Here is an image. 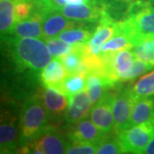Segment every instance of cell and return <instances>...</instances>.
<instances>
[{"mask_svg":"<svg viewBox=\"0 0 154 154\" xmlns=\"http://www.w3.org/2000/svg\"><path fill=\"white\" fill-rule=\"evenodd\" d=\"M122 33L133 45L140 39L154 36V5L151 0L131 2L121 21L116 23V33Z\"/></svg>","mask_w":154,"mask_h":154,"instance_id":"cell-1","label":"cell"},{"mask_svg":"<svg viewBox=\"0 0 154 154\" xmlns=\"http://www.w3.org/2000/svg\"><path fill=\"white\" fill-rule=\"evenodd\" d=\"M11 57L20 69L39 72L51 59L47 45L38 38H8Z\"/></svg>","mask_w":154,"mask_h":154,"instance_id":"cell-2","label":"cell"},{"mask_svg":"<svg viewBox=\"0 0 154 154\" xmlns=\"http://www.w3.org/2000/svg\"><path fill=\"white\" fill-rule=\"evenodd\" d=\"M48 114L40 96H33L24 104L21 113L22 139L30 140L48 128Z\"/></svg>","mask_w":154,"mask_h":154,"instance_id":"cell-3","label":"cell"},{"mask_svg":"<svg viewBox=\"0 0 154 154\" xmlns=\"http://www.w3.org/2000/svg\"><path fill=\"white\" fill-rule=\"evenodd\" d=\"M153 138V123L133 125L116 133V139L124 153H143L144 149Z\"/></svg>","mask_w":154,"mask_h":154,"instance_id":"cell-4","label":"cell"},{"mask_svg":"<svg viewBox=\"0 0 154 154\" xmlns=\"http://www.w3.org/2000/svg\"><path fill=\"white\" fill-rule=\"evenodd\" d=\"M111 105L114 116V132H120L131 127V114L135 99L130 88L111 89Z\"/></svg>","mask_w":154,"mask_h":154,"instance_id":"cell-5","label":"cell"},{"mask_svg":"<svg viewBox=\"0 0 154 154\" xmlns=\"http://www.w3.org/2000/svg\"><path fill=\"white\" fill-rule=\"evenodd\" d=\"M30 144L23 146L20 152L39 154H62L66 152L69 144L62 134L53 130L52 126H48Z\"/></svg>","mask_w":154,"mask_h":154,"instance_id":"cell-6","label":"cell"},{"mask_svg":"<svg viewBox=\"0 0 154 154\" xmlns=\"http://www.w3.org/2000/svg\"><path fill=\"white\" fill-rule=\"evenodd\" d=\"M103 9V4L99 5L97 0H91V2L88 4H68L67 5L63 6L57 11L75 22H94L99 20Z\"/></svg>","mask_w":154,"mask_h":154,"instance_id":"cell-7","label":"cell"},{"mask_svg":"<svg viewBox=\"0 0 154 154\" xmlns=\"http://www.w3.org/2000/svg\"><path fill=\"white\" fill-rule=\"evenodd\" d=\"M43 17L42 28L45 39L59 35L63 31L75 28L76 22L62 15L59 11L50 9L40 12Z\"/></svg>","mask_w":154,"mask_h":154,"instance_id":"cell-8","label":"cell"},{"mask_svg":"<svg viewBox=\"0 0 154 154\" xmlns=\"http://www.w3.org/2000/svg\"><path fill=\"white\" fill-rule=\"evenodd\" d=\"M40 98L43 101L48 117L58 120L66 115L69 108V97L60 91L52 88H45L41 90Z\"/></svg>","mask_w":154,"mask_h":154,"instance_id":"cell-9","label":"cell"},{"mask_svg":"<svg viewBox=\"0 0 154 154\" xmlns=\"http://www.w3.org/2000/svg\"><path fill=\"white\" fill-rule=\"evenodd\" d=\"M91 120L105 134H109L114 130V116L111 105L110 90L97 105L92 108Z\"/></svg>","mask_w":154,"mask_h":154,"instance_id":"cell-10","label":"cell"},{"mask_svg":"<svg viewBox=\"0 0 154 154\" xmlns=\"http://www.w3.org/2000/svg\"><path fill=\"white\" fill-rule=\"evenodd\" d=\"M107 135L94 124L93 121L83 119L73 123L69 131V138L71 141L85 142L99 145Z\"/></svg>","mask_w":154,"mask_h":154,"instance_id":"cell-11","label":"cell"},{"mask_svg":"<svg viewBox=\"0 0 154 154\" xmlns=\"http://www.w3.org/2000/svg\"><path fill=\"white\" fill-rule=\"evenodd\" d=\"M69 108L65 115L67 122L73 124L88 117L92 110L93 105L88 90H82L69 97Z\"/></svg>","mask_w":154,"mask_h":154,"instance_id":"cell-12","label":"cell"},{"mask_svg":"<svg viewBox=\"0 0 154 154\" xmlns=\"http://www.w3.org/2000/svg\"><path fill=\"white\" fill-rule=\"evenodd\" d=\"M18 144V133L17 128V118L5 111L1 115L0 124V146L1 152H11Z\"/></svg>","mask_w":154,"mask_h":154,"instance_id":"cell-13","label":"cell"},{"mask_svg":"<svg viewBox=\"0 0 154 154\" xmlns=\"http://www.w3.org/2000/svg\"><path fill=\"white\" fill-rule=\"evenodd\" d=\"M42 22H43L42 15L39 12L35 11L28 19L22 22H16L14 26L12 37L38 38L45 40Z\"/></svg>","mask_w":154,"mask_h":154,"instance_id":"cell-14","label":"cell"},{"mask_svg":"<svg viewBox=\"0 0 154 154\" xmlns=\"http://www.w3.org/2000/svg\"><path fill=\"white\" fill-rule=\"evenodd\" d=\"M113 88L115 85L99 74L92 72L87 75V90L93 107Z\"/></svg>","mask_w":154,"mask_h":154,"instance_id":"cell-15","label":"cell"},{"mask_svg":"<svg viewBox=\"0 0 154 154\" xmlns=\"http://www.w3.org/2000/svg\"><path fill=\"white\" fill-rule=\"evenodd\" d=\"M68 74L60 58L55 57L45 67L40 74V81L45 88L57 89Z\"/></svg>","mask_w":154,"mask_h":154,"instance_id":"cell-16","label":"cell"},{"mask_svg":"<svg viewBox=\"0 0 154 154\" xmlns=\"http://www.w3.org/2000/svg\"><path fill=\"white\" fill-rule=\"evenodd\" d=\"M141 123L154 124V98L146 97L135 101L131 114V126Z\"/></svg>","mask_w":154,"mask_h":154,"instance_id":"cell-17","label":"cell"},{"mask_svg":"<svg viewBox=\"0 0 154 154\" xmlns=\"http://www.w3.org/2000/svg\"><path fill=\"white\" fill-rule=\"evenodd\" d=\"M15 0H0V30L2 39H8L13 34L15 20Z\"/></svg>","mask_w":154,"mask_h":154,"instance_id":"cell-18","label":"cell"},{"mask_svg":"<svg viewBox=\"0 0 154 154\" xmlns=\"http://www.w3.org/2000/svg\"><path fill=\"white\" fill-rule=\"evenodd\" d=\"M83 45L84 44H76L74 51L59 57L66 69L68 75L79 73H84L88 75V70L83 63L82 55Z\"/></svg>","mask_w":154,"mask_h":154,"instance_id":"cell-19","label":"cell"},{"mask_svg":"<svg viewBox=\"0 0 154 154\" xmlns=\"http://www.w3.org/2000/svg\"><path fill=\"white\" fill-rule=\"evenodd\" d=\"M86 83L87 75L84 73L69 75L57 90L60 91L68 97H70L84 90L86 88Z\"/></svg>","mask_w":154,"mask_h":154,"instance_id":"cell-20","label":"cell"},{"mask_svg":"<svg viewBox=\"0 0 154 154\" xmlns=\"http://www.w3.org/2000/svg\"><path fill=\"white\" fill-rule=\"evenodd\" d=\"M133 47H134L133 42L127 35L122 33H115L113 38L109 39L103 45L100 51V55H113L119 51L132 49Z\"/></svg>","mask_w":154,"mask_h":154,"instance_id":"cell-21","label":"cell"},{"mask_svg":"<svg viewBox=\"0 0 154 154\" xmlns=\"http://www.w3.org/2000/svg\"><path fill=\"white\" fill-rule=\"evenodd\" d=\"M130 90L135 100L154 96V70L140 77Z\"/></svg>","mask_w":154,"mask_h":154,"instance_id":"cell-22","label":"cell"},{"mask_svg":"<svg viewBox=\"0 0 154 154\" xmlns=\"http://www.w3.org/2000/svg\"><path fill=\"white\" fill-rule=\"evenodd\" d=\"M132 49L134 58L154 64V36L140 39Z\"/></svg>","mask_w":154,"mask_h":154,"instance_id":"cell-23","label":"cell"},{"mask_svg":"<svg viewBox=\"0 0 154 154\" xmlns=\"http://www.w3.org/2000/svg\"><path fill=\"white\" fill-rule=\"evenodd\" d=\"M93 36L92 31L86 28H69L63 31L59 38L66 43L71 45L86 44Z\"/></svg>","mask_w":154,"mask_h":154,"instance_id":"cell-24","label":"cell"},{"mask_svg":"<svg viewBox=\"0 0 154 154\" xmlns=\"http://www.w3.org/2000/svg\"><path fill=\"white\" fill-rule=\"evenodd\" d=\"M47 45L51 55L54 57H60L67 53L74 51L75 48V45H71L66 43L60 38H48L45 39Z\"/></svg>","mask_w":154,"mask_h":154,"instance_id":"cell-25","label":"cell"},{"mask_svg":"<svg viewBox=\"0 0 154 154\" xmlns=\"http://www.w3.org/2000/svg\"><path fill=\"white\" fill-rule=\"evenodd\" d=\"M36 11L33 0H15V20L16 22L28 19Z\"/></svg>","mask_w":154,"mask_h":154,"instance_id":"cell-26","label":"cell"},{"mask_svg":"<svg viewBox=\"0 0 154 154\" xmlns=\"http://www.w3.org/2000/svg\"><path fill=\"white\" fill-rule=\"evenodd\" d=\"M153 69V63H148V62H145V61L135 58V60L134 61V63H133V65L131 67V69H130V70L127 73L125 76L123 77L122 82L131 81L133 79L145 74L146 72L152 70Z\"/></svg>","mask_w":154,"mask_h":154,"instance_id":"cell-27","label":"cell"},{"mask_svg":"<svg viewBox=\"0 0 154 154\" xmlns=\"http://www.w3.org/2000/svg\"><path fill=\"white\" fill-rule=\"evenodd\" d=\"M98 154H117L124 153L121 145L116 137H106L98 145L97 152Z\"/></svg>","mask_w":154,"mask_h":154,"instance_id":"cell-28","label":"cell"},{"mask_svg":"<svg viewBox=\"0 0 154 154\" xmlns=\"http://www.w3.org/2000/svg\"><path fill=\"white\" fill-rule=\"evenodd\" d=\"M98 145L85 142L71 141L66 149L68 154H93L97 152Z\"/></svg>","mask_w":154,"mask_h":154,"instance_id":"cell-29","label":"cell"},{"mask_svg":"<svg viewBox=\"0 0 154 154\" xmlns=\"http://www.w3.org/2000/svg\"><path fill=\"white\" fill-rule=\"evenodd\" d=\"M143 153L154 154V138L149 142V144L144 149Z\"/></svg>","mask_w":154,"mask_h":154,"instance_id":"cell-30","label":"cell"},{"mask_svg":"<svg viewBox=\"0 0 154 154\" xmlns=\"http://www.w3.org/2000/svg\"><path fill=\"white\" fill-rule=\"evenodd\" d=\"M91 2V0H69V4L79 5V4H88Z\"/></svg>","mask_w":154,"mask_h":154,"instance_id":"cell-31","label":"cell"},{"mask_svg":"<svg viewBox=\"0 0 154 154\" xmlns=\"http://www.w3.org/2000/svg\"><path fill=\"white\" fill-rule=\"evenodd\" d=\"M117 1H121V2H134L136 0H117Z\"/></svg>","mask_w":154,"mask_h":154,"instance_id":"cell-32","label":"cell"},{"mask_svg":"<svg viewBox=\"0 0 154 154\" xmlns=\"http://www.w3.org/2000/svg\"><path fill=\"white\" fill-rule=\"evenodd\" d=\"M151 2L152 3V5H154V0H151Z\"/></svg>","mask_w":154,"mask_h":154,"instance_id":"cell-33","label":"cell"},{"mask_svg":"<svg viewBox=\"0 0 154 154\" xmlns=\"http://www.w3.org/2000/svg\"><path fill=\"white\" fill-rule=\"evenodd\" d=\"M68 1H69V0H68Z\"/></svg>","mask_w":154,"mask_h":154,"instance_id":"cell-34","label":"cell"}]
</instances>
